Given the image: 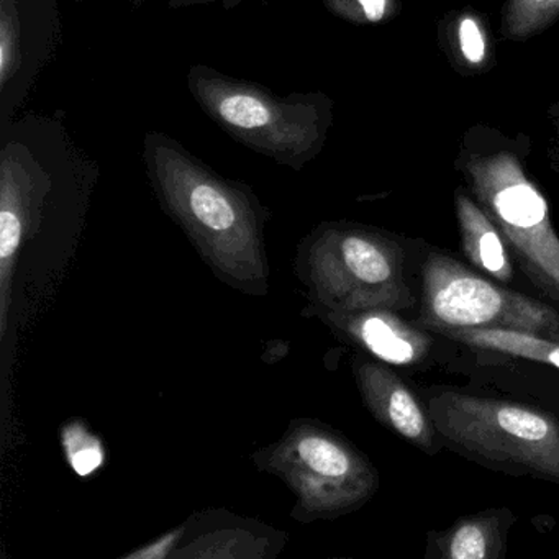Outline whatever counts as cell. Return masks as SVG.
I'll list each match as a JSON object with an SVG mask.
<instances>
[{
	"label": "cell",
	"instance_id": "cell-1",
	"mask_svg": "<svg viewBox=\"0 0 559 559\" xmlns=\"http://www.w3.org/2000/svg\"><path fill=\"white\" fill-rule=\"evenodd\" d=\"M143 162L163 211L212 273L248 296H266L270 211L251 188L217 175L165 133H146Z\"/></svg>",
	"mask_w": 559,
	"mask_h": 559
},
{
	"label": "cell",
	"instance_id": "cell-2",
	"mask_svg": "<svg viewBox=\"0 0 559 559\" xmlns=\"http://www.w3.org/2000/svg\"><path fill=\"white\" fill-rule=\"evenodd\" d=\"M296 273L317 312H411L415 306L404 245L365 225L313 228L297 248Z\"/></svg>",
	"mask_w": 559,
	"mask_h": 559
},
{
	"label": "cell",
	"instance_id": "cell-3",
	"mask_svg": "<svg viewBox=\"0 0 559 559\" xmlns=\"http://www.w3.org/2000/svg\"><path fill=\"white\" fill-rule=\"evenodd\" d=\"M425 402L448 450L487 469L559 484V415L456 388H433Z\"/></svg>",
	"mask_w": 559,
	"mask_h": 559
},
{
	"label": "cell",
	"instance_id": "cell-4",
	"mask_svg": "<svg viewBox=\"0 0 559 559\" xmlns=\"http://www.w3.org/2000/svg\"><path fill=\"white\" fill-rule=\"evenodd\" d=\"M188 87L201 109L235 142L277 165L300 171L325 145L332 107L323 94L280 97L204 64L189 70Z\"/></svg>",
	"mask_w": 559,
	"mask_h": 559
},
{
	"label": "cell",
	"instance_id": "cell-5",
	"mask_svg": "<svg viewBox=\"0 0 559 559\" xmlns=\"http://www.w3.org/2000/svg\"><path fill=\"white\" fill-rule=\"evenodd\" d=\"M296 497L297 522L335 520L356 512L378 493L374 464L345 435L317 420L297 418L276 443L253 456Z\"/></svg>",
	"mask_w": 559,
	"mask_h": 559
},
{
	"label": "cell",
	"instance_id": "cell-6",
	"mask_svg": "<svg viewBox=\"0 0 559 559\" xmlns=\"http://www.w3.org/2000/svg\"><path fill=\"white\" fill-rule=\"evenodd\" d=\"M417 322L437 335L454 330L513 329L559 338L555 307L493 283L437 248L420 261Z\"/></svg>",
	"mask_w": 559,
	"mask_h": 559
},
{
	"label": "cell",
	"instance_id": "cell-7",
	"mask_svg": "<svg viewBox=\"0 0 559 559\" xmlns=\"http://www.w3.org/2000/svg\"><path fill=\"white\" fill-rule=\"evenodd\" d=\"M467 175L522 273L543 296L559 304V237L542 192L507 153L474 159Z\"/></svg>",
	"mask_w": 559,
	"mask_h": 559
},
{
	"label": "cell",
	"instance_id": "cell-8",
	"mask_svg": "<svg viewBox=\"0 0 559 559\" xmlns=\"http://www.w3.org/2000/svg\"><path fill=\"white\" fill-rule=\"evenodd\" d=\"M53 176L19 136L0 153V342H5L22 247L38 231Z\"/></svg>",
	"mask_w": 559,
	"mask_h": 559
},
{
	"label": "cell",
	"instance_id": "cell-9",
	"mask_svg": "<svg viewBox=\"0 0 559 559\" xmlns=\"http://www.w3.org/2000/svg\"><path fill=\"white\" fill-rule=\"evenodd\" d=\"M353 372L366 408L382 427L428 456L443 450L427 402L418 397L391 365L356 356Z\"/></svg>",
	"mask_w": 559,
	"mask_h": 559
},
{
	"label": "cell",
	"instance_id": "cell-10",
	"mask_svg": "<svg viewBox=\"0 0 559 559\" xmlns=\"http://www.w3.org/2000/svg\"><path fill=\"white\" fill-rule=\"evenodd\" d=\"M319 313L340 338L348 340L385 365L418 368L427 365L435 349L433 336L437 333L418 322H408L397 310Z\"/></svg>",
	"mask_w": 559,
	"mask_h": 559
},
{
	"label": "cell",
	"instance_id": "cell-11",
	"mask_svg": "<svg viewBox=\"0 0 559 559\" xmlns=\"http://www.w3.org/2000/svg\"><path fill=\"white\" fill-rule=\"evenodd\" d=\"M516 516L509 507H493L460 516L453 525L427 535V559H502Z\"/></svg>",
	"mask_w": 559,
	"mask_h": 559
},
{
	"label": "cell",
	"instance_id": "cell-12",
	"mask_svg": "<svg viewBox=\"0 0 559 559\" xmlns=\"http://www.w3.org/2000/svg\"><path fill=\"white\" fill-rule=\"evenodd\" d=\"M461 250L476 270L500 284L513 281V257L492 218L467 195L456 194Z\"/></svg>",
	"mask_w": 559,
	"mask_h": 559
},
{
	"label": "cell",
	"instance_id": "cell-13",
	"mask_svg": "<svg viewBox=\"0 0 559 559\" xmlns=\"http://www.w3.org/2000/svg\"><path fill=\"white\" fill-rule=\"evenodd\" d=\"M266 526L228 516L214 522V526L202 530L186 545L173 551V558H266L276 552V533Z\"/></svg>",
	"mask_w": 559,
	"mask_h": 559
},
{
	"label": "cell",
	"instance_id": "cell-14",
	"mask_svg": "<svg viewBox=\"0 0 559 559\" xmlns=\"http://www.w3.org/2000/svg\"><path fill=\"white\" fill-rule=\"evenodd\" d=\"M444 338L474 352L509 356L559 371V338L513 329H469L443 333Z\"/></svg>",
	"mask_w": 559,
	"mask_h": 559
},
{
	"label": "cell",
	"instance_id": "cell-15",
	"mask_svg": "<svg viewBox=\"0 0 559 559\" xmlns=\"http://www.w3.org/2000/svg\"><path fill=\"white\" fill-rule=\"evenodd\" d=\"M21 0H0V94L8 97L25 70Z\"/></svg>",
	"mask_w": 559,
	"mask_h": 559
},
{
	"label": "cell",
	"instance_id": "cell-16",
	"mask_svg": "<svg viewBox=\"0 0 559 559\" xmlns=\"http://www.w3.org/2000/svg\"><path fill=\"white\" fill-rule=\"evenodd\" d=\"M63 444L71 466L81 476H87L103 464L104 451L99 440L81 425L64 428Z\"/></svg>",
	"mask_w": 559,
	"mask_h": 559
},
{
	"label": "cell",
	"instance_id": "cell-17",
	"mask_svg": "<svg viewBox=\"0 0 559 559\" xmlns=\"http://www.w3.org/2000/svg\"><path fill=\"white\" fill-rule=\"evenodd\" d=\"M559 0H515L510 12V27L525 34L558 14Z\"/></svg>",
	"mask_w": 559,
	"mask_h": 559
},
{
	"label": "cell",
	"instance_id": "cell-18",
	"mask_svg": "<svg viewBox=\"0 0 559 559\" xmlns=\"http://www.w3.org/2000/svg\"><path fill=\"white\" fill-rule=\"evenodd\" d=\"M323 4L338 17L369 24L384 21L389 12V0H323Z\"/></svg>",
	"mask_w": 559,
	"mask_h": 559
},
{
	"label": "cell",
	"instance_id": "cell-19",
	"mask_svg": "<svg viewBox=\"0 0 559 559\" xmlns=\"http://www.w3.org/2000/svg\"><path fill=\"white\" fill-rule=\"evenodd\" d=\"M460 47L463 51V57L469 61L471 64H480L486 58V40H484L483 31L480 25L474 19L464 17L460 24Z\"/></svg>",
	"mask_w": 559,
	"mask_h": 559
},
{
	"label": "cell",
	"instance_id": "cell-20",
	"mask_svg": "<svg viewBox=\"0 0 559 559\" xmlns=\"http://www.w3.org/2000/svg\"><path fill=\"white\" fill-rule=\"evenodd\" d=\"M218 4L224 5V8L231 9L237 8L240 4L241 0H169V8L171 9H185L191 8V5H202V4ZM258 2H263V4H267L271 0H258Z\"/></svg>",
	"mask_w": 559,
	"mask_h": 559
},
{
	"label": "cell",
	"instance_id": "cell-21",
	"mask_svg": "<svg viewBox=\"0 0 559 559\" xmlns=\"http://www.w3.org/2000/svg\"><path fill=\"white\" fill-rule=\"evenodd\" d=\"M133 5H136V8H140V5L145 4L146 0H132Z\"/></svg>",
	"mask_w": 559,
	"mask_h": 559
}]
</instances>
